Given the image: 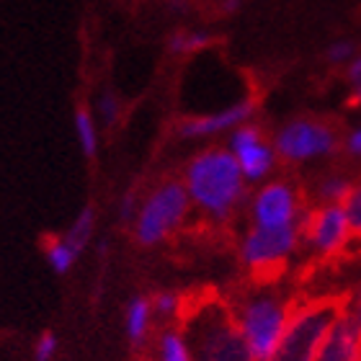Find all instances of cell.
Masks as SVG:
<instances>
[{"label": "cell", "mask_w": 361, "mask_h": 361, "mask_svg": "<svg viewBox=\"0 0 361 361\" xmlns=\"http://www.w3.org/2000/svg\"><path fill=\"white\" fill-rule=\"evenodd\" d=\"M137 212H140V196H137L135 188H129L119 202V219L124 222V225H132L137 217Z\"/></svg>", "instance_id": "24"}, {"label": "cell", "mask_w": 361, "mask_h": 361, "mask_svg": "<svg viewBox=\"0 0 361 361\" xmlns=\"http://www.w3.org/2000/svg\"><path fill=\"white\" fill-rule=\"evenodd\" d=\"M253 111H256V101L245 98L240 104H233L219 111L188 116L178 124V137L180 140H204V137L219 135V132H230V129L245 124L253 116Z\"/></svg>", "instance_id": "11"}, {"label": "cell", "mask_w": 361, "mask_h": 361, "mask_svg": "<svg viewBox=\"0 0 361 361\" xmlns=\"http://www.w3.org/2000/svg\"><path fill=\"white\" fill-rule=\"evenodd\" d=\"M168 8H171V13L180 16V13H186L188 8H191V0H168Z\"/></svg>", "instance_id": "29"}, {"label": "cell", "mask_w": 361, "mask_h": 361, "mask_svg": "<svg viewBox=\"0 0 361 361\" xmlns=\"http://www.w3.org/2000/svg\"><path fill=\"white\" fill-rule=\"evenodd\" d=\"M152 302L150 297H132L127 305V315H124V323H127V338L135 343V346H142L147 333H150L152 325Z\"/></svg>", "instance_id": "13"}, {"label": "cell", "mask_w": 361, "mask_h": 361, "mask_svg": "<svg viewBox=\"0 0 361 361\" xmlns=\"http://www.w3.org/2000/svg\"><path fill=\"white\" fill-rule=\"evenodd\" d=\"M183 186L191 204L219 222L233 217L245 199V176L227 147L196 152L183 171Z\"/></svg>", "instance_id": "1"}, {"label": "cell", "mask_w": 361, "mask_h": 361, "mask_svg": "<svg viewBox=\"0 0 361 361\" xmlns=\"http://www.w3.org/2000/svg\"><path fill=\"white\" fill-rule=\"evenodd\" d=\"M348 294H325L294 305L284 336L269 361H317L323 343L338 317L346 315Z\"/></svg>", "instance_id": "3"}, {"label": "cell", "mask_w": 361, "mask_h": 361, "mask_svg": "<svg viewBox=\"0 0 361 361\" xmlns=\"http://www.w3.org/2000/svg\"><path fill=\"white\" fill-rule=\"evenodd\" d=\"M98 116L104 121V127H114L121 119V101L116 93L106 90L104 96L98 98Z\"/></svg>", "instance_id": "21"}, {"label": "cell", "mask_w": 361, "mask_h": 361, "mask_svg": "<svg viewBox=\"0 0 361 361\" xmlns=\"http://www.w3.org/2000/svg\"><path fill=\"white\" fill-rule=\"evenodd\" d=\"M44 256H47V264L52 266L54 274H68L75 264V250L70 248L68 243L62 240V238H47L44 240Z\"/></svg>", "instance_id": "18"}, {"label": "cell", "mask_w": 361, "mask_h": 361, "mask_svg": "<svg viewBox=\"0 0 361 361\" xmlns=\"http://www.w3.org/2000/svg\"><path fill=\"white\" fill-rule=\"evenodd\" d=\"M227 150L235 155L245 180H264L276 163V150L264 140V132L248 121L233 129Z\"/></svg>", "instance_id": "9"}, {"label": "cell", "mask_w": 361, "mask_h": 361, "mask_svg": "<svg viewBox=\"0 0 361 361\" xmlns=\"http://www.w3.org/2000/svg\"><path fill=\"white\" fill-rule=\"evenodd\" d=\"M348 106H361V85H359V90H356L354 96H351V104Z\"/></svg>", "instance_id": "31"}, {"label": "cell", "mask_w": 361, "mask_h": 361, "mask_svg": "<svg viewBox=\"0 0 361 361\" xmlns=\"http://www.w3.org/2000/svg\"><path fill=\"white\" fill-rule=\"evenodd\" d=\"M348 80L356 85H361V57H356L351 65H348Z\"/></svg>", "instance_id": "28"}, {"label": "cell", "mask_w": 361, "mask_h": 361, "mask_svg": "<svg viewBox=\"0 0 361 361\" xmlns=\"http://www.w3.org/2000/svg\"><path fill=\"white\" fill-rule=\"evenodd\" d=\"M158 361H194V356L188 351L186 338H183V333L176 331V328H168V331L160 333Z\"/></svg>", "instance_id": "17"}, {"label": "cell", "mask_w": 361, "mask_h": 361, "mask_svg": "<svg viewBox=\"0 0 361 361\" xmlns=\"http://www.w3.org/2000/svg\"><path fill=\"white\" fill-rule=\"evenodd\" d=\"M343 209H346L348 227H351V243H354L356 253L361 250V183H356L351 188L348 199L343 202Z\"/></svg>", "instance_id": "20"}, {"label": "cell", "mask_w": 361, "mask_h": 361, "mask_svg": "<svg viewBox=\"0 0 361 361\" xmlns=\"http://www.w3.org/2000/svg\"><path fill=\"white\" fill-rule=\"evenodd\" d=\"M300 230L302 240L323 258L338 256L351 240V227L343 204H323L317 209L302 212Z\"/></svg>", "instance_id": "8"}, {"label": "cell", "mask_w": 361, "mask_h": 361, "mask_svg": "<svg viewBox=\"0 0 361 361\" xmlns=\"http://www.w3.org/2000/svg\"><path fill=\"white\" fill-rule=\"evenodd\" d=\"M289 302L276 292H253L243 297L240 305H235V320L240 325L243 336L248 341L250 354L256 361H269L274 348L284 336V328L292 315Z\"/></svg>", "instance_id": "4"}, {"label": "cell", "mask_w": 361, "mask_h": 361, "mask_svg": "<svg viewBox=\"0 0 361 361\" xmlns=\"http://www.w3.org/2000/svg\"><path fill=\"white\" fill-rule=\"evenodd\" d=\"M75 135H78V145H80V150H83L85 158H96L98 152V127H96V119H93V114L80 106L75 109Z\"/></svg>", "instance_id": "16"}, {"label": "cell", "mask_w": 361, "mask_h": 361, "mask_svg": "<svg viewBox=\"0 0 361 361\" xmlns=\"http://www.w3.org/2000/svg\"><path fill=\"white\" fill-rule=\"evenodd\" d=\"M348 150H351V155H359L361 158V129H356L354 135L348 137Z\"/></svg>", "instance_id": "30"}, {"label": "cell", "mask_w": 361, "mask_h": 361, "mask_svg": "<svg viewBox=\"0 0 361 361\" xmlns=\"http://www.w3.org/2000/svg\"><path fill=\"white\" fill-rule=\"evenodd\" d=\"M300 240H302L300 222L276 225V227L253 225L240 243V258L253 274L266 276V274L284 269L286 258L297 250Z\"/></svg>", "instance_id": "6"}, {"label": "cell", "mask_w": 361, "mask_h": 361, "mask_svg": "<svg viewBox=\"0 0 361 361\" xmlns=\"http://www.w3.org/2000/svg\"><path fill=\"white\" fill-rule=\"evenodd\" d=\"M93 230H96V209L88 204V207H83V209L78 212L75 222L70 225L68 233L62 235V240L75 250V256H80L88 248V243L93 240Z\"/></svg>", "instance_id": "14"}, {"label": "cell", "mask_w": 361, "mask_h": 361, "mask_svg": "<svg viewBox=\"0 0 361 361\" xmlns=\"http://www.w3.org/2000/svg\"><path fill=\"white\" fill-rule=\"evenodd\" d=\"M150 302H152V312L158 317H173L183 307V302H180V297L176 292H158L155 297H150Z\"/></svg>", "instance_id": "22"}, {"label": "cell", "mask_w": 361, "mask_h": 361, "mask_svg": "<svg viewBox=\"0 0 361 361\" xmlns=\"http://www.w3.org/2000/svg\"><path fill=\"white\" fill-rule=\"evenodd\" d=\"M250 217H253V225H264V227L300 222L302 217L300 196H297L292 183H286V180H271V183H266L253 196V202H250Z\"/></svg>", "instance_id": "10"}, {"label": "cell", "mask_w": 361, "mask_h": 361, "mask_svg": "<svg viewBox=\"0 0 361 361\" xmlns=\"http://www.w3.org/2000/svg\"><path fill=\"white\" fill-rule=\"evenodd\" d=\"M57 348H60V341L52 331H44L37 338V346H34V361H52L57 356Z\"/></svg>", "instance_id": "23"}, {"label": "cell", "mask_w": 361, "mask_h": 361, "mask_svg": "<svg viewBox=\"0 0 361 361\" xmlns=\"http://www.w3.org/2000/svg\"><path fill=\"white\" fill-rule=\"evenodd\" d=\"M274 150L289 163H302V160L331 155L338 150V135L325 121L297 119L279 129Z\"/></svg>", "instance_id": "7"}, {"label": "cell", "mask_w": 361, "mask_h": 361, "mask_svg": "<svg viewBox=\"0 0 361 361\" xmlns=\"http://www.w3.org/2000/svg\"><path fill=\"white\" fill-rule=\"evenodd\" d=\"M191 199L183 180H163L140 202V212L135 217V240L142 248H152L168 240L183 225Z\"/></svg>", "instance_id": "5"}, {"label": "cell", "mask_w": 361, "mask_h": 361, "mask_svg": "<svg viewBox=\"0 0 361 361\" xmlns=\"http://www.w3.org/2000/svg\"><path fill=\"white\" fill-rule=\"evenodd\" d=\"M209 44H212V34H207L202 29H180L168 37V52L176 54V57L202 52Z\"/></svg>", "instance_id": "15"}, {"label": "cell", "mask_w": 361, "mask_h": 361, "mask_svg": "<svg viewBox=\"0 0 361 361\" xmlns=\"http://www.w3.org/2000/svg\"><path fill=\"white\" fill-rule=\"evenodd\" d=\"M351 54H354V44H351V42H336V44L328 49V60L331 62H346Z\"/></svg>", "instance_id": "25"}, {"label": "cell", "mask_w": 361, "mask_h": 361, "mask_svg": "<svg viewBox=\"0 0 361 361\" xmlns=\"http://www.w3.org/2000/svg\"><path fill=\"white\" fill-rule=\"evenodd\" d=\"M180 333L194 361H256L230 305L202 302L186 315Z\"/></svg>", "instance_id": "2"}, {"label": "cell", "mask_w": 361, "mask_h": 361, "mask_svg": "<svg viewBox=\"0 0 361 361\" xmlns=\"http://www.w3.org/2000/svg\"><path fill=\"white\" fill-rule=\"evenodd\" d=\"M317 361H361V328L348 312L336 320Z\"/></svg>", "instance_id": "12"}, {"label": "cell", "mask_w": 361, "mask_h": 361, "mask_svg": "<svg viewBox=\"0 0 361 361\" xmlns=\"http://www.w3.org/2000/svg\"><path fill=\"white\" fill-rule=\"evenodd\" d=\"M348 315H351V320H354L356 325L361 328V286L354 292V297H348Z\"/></svg>", "instance_id": "26"}, {"label": "cell", "mask_w": 361, "mask_h": 361, "mask_svg": "<svg viewBox=\"0 0 361 361\" xmlns=\"http://www.w3.org/2000/svg\"><path fill=\"white\" fill-rule=\"evenodd\" d=\"M351 180L343 176H328L317 183V199L323 204H343L351 194Z\"/></svg>", "instance_id": "19"}, {"label": "cell", "mask_w": 361, "mask_h": 361, "mask_svg": "<svg viewBox=\"0 0 361 361\" xmlns=\"http://www.w3.org/2000/svg\"><path fill=\"white\" fill-rule=\"evenodd\" d=\"M240 8H243V0H222V3H219V11H222L225 16L238 13Z\"/></svg>", "instance_id": "27"}]
</instances>
